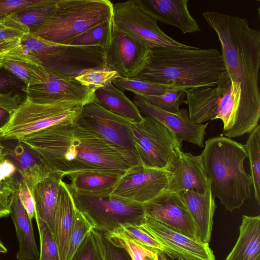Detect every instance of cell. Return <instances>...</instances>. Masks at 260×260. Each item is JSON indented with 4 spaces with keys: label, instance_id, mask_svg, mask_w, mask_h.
Masks as SVG:
<instances>
[{
    "label": "cell",
    "instance_id": "1",
    "mask_svg": "<svg viewBox=\"0 0 260 260\" xmlns=\"http://www.w3.org/2000/svg\"><path fill=\"white\" fill-rule=\"evenodd\" d=\"M203 16L217 35L229 78L241 87L235 118L223 135L231 139L250 134L260 118V31L251 28L245 18L214 11H206Z\"/></svg>",
    "mask_w": 260,
    "mask_h": 260
},
{
    "label": "cell",
    "instance_id": "2",
    "mask_svg": "<svg viewBox=\"0 0 260 260\" xmlns=\"http://www.w3.org/2000/svg\"><path fill=\"white\" fill-rule=\"evenodd\" d=\"M73 122L54 125L18 140L36 151L53 172L64 176L86 171L124 173L140 164L136 155L80 129Z\"/></svg>",
    "mask_w": 260,
    "mask_h": 260
},
{
    "label": "cell",
    "instance_id": "3",
    "mask_svg": "<svg viewBox=\"0 0 260 260\" xmlns=\"http://www.w3.org/2000/svg\"><path fill=\"white\" fill-rule=\"evenodd\" d=\"M228 77L218 50L191 46L152 49L146 66L135 78L187 89L216 86Z\"/></svg>",
    "mask_w": 260,
    "mask_h": 260
},
{
    "label": "cell",
    "instance_id": "4",
    "mask_svg": "<svg viewBox=\"0 0 260 260\" xmlns=\"http://www.w3.org/2000/svg\"><path fill=\"white\" fill-rule=\"evenodd\" d=\"M210 189L225 210L233 212L251 198L252 183L244 168V145L224 136L210 138L200 154Z\"/></svg>",
    "mask_w": 260,
    "mask_h": 260
},
{
    "label": "cell",
    "instance_id": "5",
    "mask_svg": "<svg viewBox=\"0 0 260 260\" xmlns=\"http://www.w3.org/2000/svg\"><path fill=\"white\" fill-rule=\"evenodd\" d=\"M112 16L113 3L108 0H56L53 15L30 34L52 43L69 45Z\"/></svg>",
    "mask_w": 260,
    "mask_h": 260
},
{
    "label": "cell",
    "instance_id": "6",
    "mask_svg": "<svg viewBox=\"0 0 260 260\" xmlns=\"http://www.w3.org/2000/svg\"><path fill=\"white\" fill-rule=\"evenodd\" d=\"M21 41L49 74L61 79H75L87 70L105 68L104 50L98 46L57 44L30 34Z\"/></svg>",
    "mask_w": 260,
    "mask_h": 260
},
{
    "label": "cell",
    "instance_id": "7",
    "mask_svg": "<svg viewBox=\"0 0 260 260\" xmlns=\"http://www.w3.org/2000/svg\"><path fill=\"white\" fill-rule=\"evenodd\" d=\"M70 190L76 208L98 232L112 233L125 224L139 226L145 217L142 204L111 194L82 193Z\"/></svg>",
    "mask_w": 260,
    "mask_h": 260
},
{
    "label": "cell",
    "instance_id": "8",
    "mask_svg": "<svg viewBox=\"0 0 260 260\" xmlns=\"http://www.w3.org/2000/svg\"><path fill=\"white\" fill-rule=\"evenodd\" d=\"M82 106L71 102L38 104L26 98L2 128L3 138L19 139L54 125L72 122Z\"/></svg>",
    "mask_w": 260,
    "mask_h": 260
},
{
    "label": "cell",
    "instance_id": "9",
    "mask_svg": "<svg viewBox=\"0 0 260 260\" xmlns=\"http://www.w3.org/2000/svg\"><path fill=\"white\" fill-rule=\"evenodd\" d=\"M131 128L140 164L169 171L182 148L174 134L159 121L145 116L140 122H132Z\"/></svg>",
    "mask_w": 260,
    "mask_h": 260
},
{
    "label": "cell",
    "instance_id": "10",
    "mask_svg": "<svg viewBox=\"0 0 260 260\" xmlns=\"http://www.w3.org/2000/svg\"><path fill=\"white\" fill-rule=\"evenodd\" d=\"M112 19L119 29L152 49L191 46L176 41L162 31L157 24V19L142 0L113 4Z\"/></svg>",
    "mask_w": 260,
    "mask_h": 260
},
{
    "label": "cell",
    "instance_id": "11",
    "mask_svg": "<svg viewBox=\"0 0 260 260\" xmlns=\"http://www.w3.org/2000/svg\"><path fill=\"white\" fill-rule=\"evenodd\" d=\"M184 92L189 117L195 124L225 120L234 111L241 96L239 84L229 77L216 86L192 87Z\"/></svg>",
    "mask_w": 260,
    "mask_h": 260
},
{
    "label": "cell",
    "instance_id": "12",
    "mask_svg": "<svg viewBox=\"0 0 260 260\" xmlns=\"http://www.w3.org/2000/svg\"><path fill=\"white\" fill-rule=\"evenodd\" d=\"M131 123L105 109L94 100L82 106L80 113L73 122L80 129L121 151L137 156Z\"/></svg>",
    "mask_w": 260,
    "mask_h": 260
},
{
    "label": "cell",
    "instance_id": "13",
    "mask_svg": "<svg viewBox=\"0 0 260 260\" xmlns=\"http://www.w3.org/2000/svg\"><path fill=\"white\" fill-rule=\"evenodd\" d=\"M103 50L105 68L123 78L136 77L152 53L150 47L116 27L113 21L111 43Z\"/></svg>",
    "mask_w": 260,
    "mask_h": 260
},
{
    "label": "cell",
    "instance_id": "14",
    "mask_svg": "<svg viewBox=\"0 0 260 260\" xmlns=\"http://www.w3.org/2000/svg\"><path fill=\"white\" fill-rule=\"evenodd\" d=\"M172 175L139 164L125 171L110 194L143 204L167 190Z\"/></svg>",
    "mask_w": 260,
    "mask_h": 260
},
{
    "label": "cell",
    "instance_id": "15",
    "mask_svg": "<svg viewBox=\"0 0 260 260\" xmlns=\"http://www.w3.org/2000/svg\"><path fill=\"white\" fill-rule=\"evenodd\" d=\"M143 205L146 216L199 240L196 224L178 192L166 190Z\"/></svg>",
    "mask_w": 260,
    "mask_h": 260
},
{
    "label": "cell",
    "instance_id": "16",
    "mask_svg": "<svg viewBox=\"0 0 260 260\" xmlns=\"http://www.w3.org/2000/svg\"><path fill=\"white\" fill-rule=\"evenodd\" d=\"M95 89L82 85L76 79H63L49 74L46 83L22 90L26 98L35 103L71 102L84 105L94 100Z\"/></svg>",
    "mask_w": 260,
    "mask_h": 260
},
{
    "label": "cell",
    "instance_id": "17",
    "mask_svg": "<svg viewBox=\"0 0 260 260\" xmlns=\"http://www.w3.org/2000/svg\"><path fill=\"white\" fill-rule=\"evenodd\" d=\"M133 102L141 113L152 118L165 125L175 135L179 145L186 141L204 148V141L208 124H195L190 120L188 111L181 109L178 114L161 110L146 102L142 96L136 95Z\"/></svg>",
    "mask_w": 260,
    "mask_h": 260
},
{
    "label": "cell",
    "instance_id": "18",
    "mask_svg": "<svg viewBox=\"0 0 260 260\" xmlns=\"http://www.w3.org/2000/svg\"><path fill=\"white\" fill-rule=\"evenodd\" d=\"M138 226L150 235L165 248L195 260H215L209 243L188 237L151 217L145 216L142 223Z\"/></svg>",
    "mask_w": 260,
    "mask_h": 260
},
{
    "label": "cell",
    "instance_id": "19",
    "mask_svg": "<svg viewBox=\"0 0 260 260\" xmlns=\"http://www.w3.org/2000/svg\"><path fill=\"white\" fill-rule=\"evenodd\" d=\"M6 159L10 161L30 190L38 182L53 172L34 149L18 139H4Z\"/></svg>",
    "mask_w": 260,
    "mask_h": 260
},
{
    "label": "cell",
    "instance_id": "20",
    "mask_svg": "<svg viewBox=\"0 0 260 260\" xmlns=\"http://www.w3.org/2000/svg\"><path fill=\"white\" fill-rule=\"evenodd\" d=\"M169 171L172 173L167 190H194L204 194L210 186L201 156L180 151Z\"/></svg>",
    "mask_w": 260,
    "mask_h": 260
},
{
    "label": "cell",
    "instance_id": "21",
    "mask_svg": "<svg viewBox=\"0 0 260 260\" xmlns=\"http://www.w3.org/2000/svg\"><path fill=\"white\" fill-rule=\"evenodd\" d=\"M76 207L68 184L62 180L59 186L52 232L59 259L66 260L69 241L74 224Z\"/></svg>",
    "mask_w": 260,
    "mask_h": 260
},
{
    "label": "cell",
    "instance_id": "22",
    "mask_svg": "<svg viewBox=\"0 0 260 260\" xmlns=\"http://www.w3.org/2000/svg\"><path fill=\"white\" fill-rule=\"evenodd\" d=\"M178 192L196 224L199 240L204 243H209L212 231L213 216L217 207L210 186L204 194L193 189Z\"/></svg>",
    "mask_w": 260,
    "mask_h": 260
},
{
    "label": "cell",
    "instance_id": "23",
    "mask_svg": "<svg viewBox=\"0 0 260 260\" xmlns=\"http://www.w3.org/2000/svg\"><path fill=\"white\" fill-rule=\"evenodd\" d=\"M158 21L179 28L183 34L200 31L190 15L188 0H142Z\"/></svg>",
    "mask_w": 260,
    "mask_h": 260
},
{
    "label": "cell",
    "instance_id": "24",
    "mask_svg": "<svg viewBox=\"0 0 260 260\" xmlns=\"http://www.w3.org/2000/svg\"><path fill=\"white\" fill-rule=\"evenodd\" d=\"M63 174L53 172L36 183L30 191L35 207V219L46 223L52 233L60 182Z\"/></svg>",
    "mask_w": 260,
    "mask_h": 260
},
{
    "label": "cell",
    "instance_id": "25",
    "mask_svg": "<svg viewBox=\"0 0 260 260\" xmlns=\"http://www.w3.org/2000/svg\"><path fill=\"white\" fill-rule=\"evenodd\" d=\"M10 215L19 242L16 258L18 260H39L40 252L36 242L31 219L20 201L17 190L12 198Z\"/></svg>",
    "mask_w": 260,
    "mask_h": 260
},
{
    "label": "cell",
    "instance_id": "26",
    "mask_svg": "<svg viewBox=\"0 0 260 260\" xmlns=\"http://www.w3.org/2000/svg\"><path fill=\"white\" fill-rule=\"evenodd\" d=\"M124 173L104 171L75 172L67 175L71 181L68 185L78 193L110 194Z\"/></svg>",
    "mask_w": 260,
    "mask_h": 260
},
{
    "label": "cell",
    "instance_id": "27",
    "mask_svg": "<svg viewBox=\"0 0 260 260\" xmlns=\"http://www.w3.org/2000/svg\"><path fill=\"white\" fill-rule=\"evenodd\" d=\"M225 260H260L259 215H243L238 238Z\"/></svg>",
    "mask_w": 260,
    "mask_h": 260
},
{
    "label": "cell",
    "instance_id": "28",
    "mask_svg": "<svg viewBox=\"0 0 260 260\" xmlns=\"http://www.w3.org/2000/svg\"><path fill=\"white\" fill-rule=\"evenodd\" d=\"M94 101L108 111L132 122L138 123L143 119L144 117L134 103L112 82L95 89Z\"/></svg>",
    "mask_w": 260,
    "mask_h": 260
},
{
    "label": "cell",
    "instance_id": "29",
    "mask_svg": "<svg viewBox=\"0 0 260 260\" xmlns=\"http://www.w3.org/2000/svg\"><path fill=\"white\" fill-rule=\"evenodd\" d=\"M56 7V0H42L37 4L24 8L11 15L26 26L31 33L53 15Z\"/></svg>",
    "mask_w": 260,
    "mask_h": 260
},
{
    "label": "cell",
    "instance_id": "30",
    "mask_svg": "<svg viewBox=\"0 0 260 260\" xmlns=\"http://www.w3.org/2000/svg\"><path fill=\"white\" fill-rule=\"evenodd\" d=\"M3 68L19 78L27 87L45 83L49 78V73L41 64L10 61Z\"/></svg>",
    "mask_w": 260,
    "mask_h": 260
},
{
    "label": "cell",
    "instance_id": "31",
    "mask_svg": "<svg viewBox=\"0 0 260 260\" xmlns=\"http://www.w3.org/2000/svg\"><path fill=\"white\" fill-rule=\"evenodd\" d=\"M249 160L250 178L253 187L254 196L260 204V126L258 125L249 134L244 145Z\"/></svg>",
    "mask_w": 260,
    "mask_h": 260
},
{
    "label": "cell",
    "instance_id": "32",
    "mask_svg": "<svg viewBox=\"0 0 260 260\" xmlns=\"http://www.w3.org/2000/svg\"><path fill=\"white\" fill-rule=\"evenodd\" d=\"M112 83L116 88L123 92L129 91L140 96L160 95L178 89L137 78L118 77L113 80Z\"/></svg>",
    "mask_w": 260,
    "mask_h": 260
},
{
    "label": "cell",
    "instance_id": "33",
    "mask_svg": "<svg viewBox=\"0 0 260 260\" xmlns=\"http://www.w3.org/2000/svg\"><path fill=\"white\" fill-rule=\"evenodd\" d=\"M112 18L94 26L73 40L69 45L98 46L106 49L112 38Z\"/></svg>",
    "mask_w": 260,
    "mask_h": 260
},
{
    "label": "cell",
    "instance_id": "34",
    "mask_svg": "<svg viewBox=\"0 0 260 260\" xmlns=\"http://www.w3.org/2000/svg\"><path fill=\"white\" fill-rule=\"evenodd\" d=\"M21 39L13 38L0 40V69L10 61L41 64L24 48Z\"/></svg>",
    "mask_w": 260,
    "mask_h": 260
},
{
    "label": "cell",
    "instance_id": "35",
    "mask_svg": "<svg viewBox=\"0 0 260 260\" xmlns=\"http://www.w3.org/2000/svg\"><path fill=\"white\" fill-rule=\"evenodd\" d=\"M119 77L118 73L107 68L90 69L75 78L82 85L95 89L105 87L115 79Z\"/></svg>",
    "mask_w": 260,
    "mask_h": 260
},
{
    "label": "cell",
    "instance_id": "36",
    "mask_svg": "<svg viewBox=\"0 0 260 260\" xmlns=\"http://www.w3.org/2000/svg\"><path fill=\"white\" fill-rule=\"evenodd\" d=\"M185 89L178 88L160 95L141 96L149 104L164 111L178 114L180 106L185 96Z\"/></svg>",
    "mask_w": 260,
    "mask_h": 260
},
{
    "label": "cell",
    "instance_id": "37",
    "mask_svg": "<svg viewBox=\"0 0 260 260\" xmlns=\"http://www.w3.org/2000/svg\"><path fill=\"white\" fill-rule=\"evenodd\" d=\"M70 260H104L97 231L92 229L86 236Z\"/></svg>",
    "mask_w": 260,
    "mask_h": 260
},
{
    "label": "cell",
    "instance_id": "38",
    "mask_svg": "<svg viewBox=\"0 0 260 260\" xmlns=\"http://www.w3.org/2000/svg\"><path fill=\"white\" fill-rule=\"evenodd\" d=\"M16 85L11 77L0 75V108L11 114L24 101L21 95L14 90L13 87Z\"/></svg>",
    "mask_w": 260,
    "mask_h": 260
},
{
    "label": "cell",
    "instance_id": "39",
    "mask_svg": "<svg viewBox=\"0 0 260 260\" xmlns=\"http://www.w3.org/2000/svg\"><path fill=\"white\" fill-rule=\"evenodd\" d=\"M39 231L40 251L39 260H60L56 243L48 226L36 219Z\"/></svg>",
    "mask_w": 260,
    "mask_h": 260
},
{
    "label": "cell",
    "instance_id": "40",
    "mask_svg": "<svg viewBox=\"0 0 260 260\" xmlns=\"http://www.w3.org/2000/svg\"><path fill=\"white\" fill-rule=\"evenodd\" d=\"M92 229L91 223L76 208L74 224L69 241L66 260H70L81 242Z\"/></svg>",
    "mask_w": 260,
    "mask_h": 260
},
{
    "label": "cell",
    "instance_id": "41",
    "mask_svg": "<svg viewBox=\"0 0 260 260\" xmlns=\"http://www.w3.org/2000/svg\"><path fill=\"white\" fill-rule=\"evenodd\" d=\"M117 231H120L129 239L151 251L155 249L164 251L165 249V247L153 237L138 226L122 225Z\"/></svg>",
    "mask_w": 260,
    "mask_h": 260
},
{
    "label": "cell",
    "instance_id": "42",
    "mask_svg": "<svg viewBox=\"0 0 260 260\" xmlns=\"http://www.w3.org/2000/svg\"><path fill=\"white\" fill-rule=\"evenodd\" d=\"M103 234L113 243L124 248L133 260H143L144 255L151 251L129 239L120 231Z\"/></svg>",
    "mask_w": 260,
    "mask_h": 260
},
{
    "label": "cell",
    "instance_id": "43",
    "mask_svg": "<svg viewBox=\"0 0 260 260\" xmlns=\"http://www.w3.org/2000/svg\"><path fill=\"white\" fill-rule=\"evenodd\" d=\"M98 240L104 260H133L124 248L115 244L100 232Z\"/></svg>",
    "mask_w": 260,
    "mask_h": 260
},
{
    "label": "cell",
    "instance_id": "44",
    "mask_svg": "<svg viewBox=\"0 0 260 260\" xmlns=\"http://www.w3.org/2000/svg\"><path fill=\"white\" fill-rule=\"evenodd\" d=\"M28 34H30L29 28L13 18L11 15L0 21V40L22 38Z\"/></svg>",
    "mask_w": 260,
    "mask_h": 260
},
{
    "label": "cell",
    "instance_id": "45",
    "mask_svg": "<svg viewBox=\"0 0 260 260\" xmlns=\"http://www.w3.org/2000/svg\"><path fill=\"white\" fill-rule=\"evenodd\" d=\"M42 0H0V21L18 11L41 2Z\"/></svg>",
    "mask_w": 260,
    "mask_h": 260
},
{
    "label": "cell",
    "instance_id": "46",
    "mask_svg": "<svg viewBox=\"0 0 260 260\" xmlns=\"http://www.w3.org/2000/svg\"><path fill=\"white\" fill-rule=\"evenodd\" d=\"M21 178L10 161L5 159L0 163V185L17 186Z\"/></svg>",
    "mask_w": 260,
    "mask_h": 260
},
{
    "label": "cell",
    "instance_id": "47",
    "mask_svg": "<svg viewBox=\"0 0 260 260\" xmlns=\"http://www.w3.org/2000/svg\"><path fill=\"white\" fill-rule=\"evenodd\" d=\"M17 192L22 205L32 219L35 214L34 199L28 185L22 177L18 183Z\"/></svg>",
    "mask_w": 260,
    "mask_h": 260
},
{
    "label": "cell",
    "instance_id": "48",
    "mask_svg": "<svg viewBox=\"0 0 260 260\" xmlns=\"http://www.w3.org/2000/svg\"><path fill=\"white\" fill-rule=\"evenodd\" d=\"M17 189L18 186L0 185V219L10 215L12 198Z\"/></svg>",
    "mask_w": 260,
    "mask_h": 260
},
{
    "label": "cell",
    "instance_id": "49",
    "mask_svg": "<svg viewBox=\"0 0 260 260\" xmlns=\"http://www.w3.org/2000/svg\"><path fill=\"white\" fill-rule=\"evenodd\" d=\"M161 251L166 254L168 260H195L190 257L167 248Z\"/></svg>",
    "mask_w": 260,
    "mask_h": 260
},
{
    "label": "cell",
    "instance_id": "50",
    "mask_svg": "<svg viewBox=\"0 0 260 260\" xmlns=\"http://www.w3.org/2000/svg\"><path fill=\"white\" fill-rule=\"evenodd\" d=\"M11 115L8 111L0 108V128H3L8 123Z\"/></svg>",
    "mask_w": 260,
    "mask_h": 260
},
{
    "label": "cell",
    "instance_id": "51",
    "mask_svg": "<svg viewBox=\"0 0 260 260\" xmlns=\"http://www.w3.org/2000/svg\"><path fill=\"white\" fill-rule=\"evenodd\" d=\"M3 139L2 128H0V163L6 159L5 148L2 143Z\"/></svg>",
    "mask_w": 260,
    "mask_h": 260
},
{
    "label": "cell",
    "instance_id": "52",
    "mask_svg": "<svg viewBox=\"0 0 260 260\" xmlns=\"http://www.w3.org/2000/svg\"><path fill=\"white\" fill-rule=\"evenodd\" d=\"M155 250L150 251L149 253L144 255L143 260H157Z\"/></svg>",
    "mask_w": 260,
    "mask_h": 260
},
{
    "label": "cell",
    "instance_id": "53",
    "mask_svg": "<svg viewBox=\"0 0 260 260\" xmlns=\"http://www.w3.org/2000/svg\"><path fill=\"white\" fill-rule=\"evenodd\" d=\"M157 260H168L166 254L161 251L155 249V250Z\"/></svg>",
    "mask_w": 260,
    "mask_h": 260
},
{
    "label": "cell",
    "instance_id": "54",
    "mask_svg": "<svg viewBox=\"0 0 260 260\" xmlns=\"http://www.w3.org/2000/svg\"><path fill=\"white\" fill-rule=\"evenodd\" d=\"M7 252V249L5 247V246L4 245L3 242L0 239V253H6Z\"/></svg>",
    "mask_w": 260,
    "mask_h": 260
}]
</instances>
